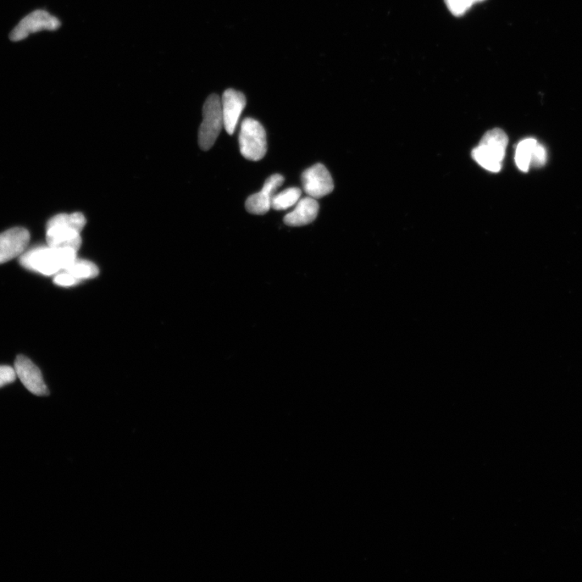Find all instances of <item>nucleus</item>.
I'll use <instances>...</instances> for the list:
<instances>
[{"instance_id": "nucleus-17", "label": "nucleus", "mask_w": 582, "mask_h": 582, "mask_svg": "<svg viewBox=\"0 0 582 582\" xmlns=\"http://www.w3.org/2000/svg\"><path fill=\"white\" fill-rule=\"evenodd\" d=\"M547 162V152L545 147L541 144L537 143L534 149L533 154H532L531 164L535 166V167H542Z\"/></svg>"}, {"instance_id": "nucleus-12", "label": "nucleus", "mask_w": 582, "mask_h": 582, "mask_svg": "<svg viewBox=\"0 0 582 582\" xmlns=\"http://www.w3.org/2000/svg\"><path fill=\"white\" fill-rule=\"evenodd\" d=\"M317 199L307 197L299 200L295 210L284 217V223L290 226L308 225L317 219L319 213Z\"/></svg>"}, {"instance_id": "nucleus-1", "label": "nucleus", "mask_w": 582, "mask_h": 582, "mask_svg": "<svg viewBox=\"0 0 582 582\" xmlns=\"http://www.w3.org/2000/svg\"><path fill=\"white\" fill-rule=\"evenodd\" d=\"M76 253L70 248L37 247L22 254L20 262L28 269L51 276L73 263Z\"/></svg>"}, {"instance_id": "nucleus-3", "label": "nucleus", "mask_w": 582, "mask_h": 582, "mask_svg": "<svg viewBox=\"0 0 582 582\" xmlns=\"http://www.w3.org/2000/svg\"><path fill=\"white\" fill-rule=\"evenodd\" d=\"M508 141V136L501 129L487 131L473 150V158L481 167L498 173L502 169Z\"/></svg>"}, {"instance_id": "nucleus-5", "label": "nucleus", "mask_w": 582, "mask_h": 582, "mask_svg": "<svg viewBox=\"0 0 582 582\" xmlns=\"http://www.w3.org/2000/svg\"><path fill=\"white\" fill-rule=\"evenodd\" d=\"M239 142L243 157L252 162L262 159L267 152L266 133L257 120L248 118L242 121Z\"/></svg>"}, {"instance_id": "nucleus-6", "label": "nucleus", "mask_w": 582, "mask_h": 582, "mask_svg": "<svg viewBox=\"0 0 582 582\" xmlns=\"http://www.w3.org/2000/svg\"><path fill=\"white\" fill-rule=\"evenodd\" d=\"M60 21L54 16L44 10H37L22 20L11 33V40H23L31 33L42 30H56L60 27Z\"/></svg>"}, {"instance_id": "nucleus-9", "label": "nucleus", "mask_w": 582, "mask_h": 582, "mask_svg": "<svg viewBox=\"0 0 582 582\" xmlns=\"http://www.w3.org/2000/svg\"><path fill=\"white\" fill-rule=\"evenodd\" d=\"M15 371L22 384L32 394L39 396L49 395V390L44 382L41 370L31 360L19 356L15 361Z\"/></svg>"}, {"instance_id": "nucleus-8", "label": "nucleus", "mask_w": 582, "mask_h": 582, "mask_svg": "<svg viewBox=\"0 0 582 582\" xmlns=\"http://www.w3.org/2000/svg\"><path fill=\"white\" fill-rule=\"evenodd\" d=\"M30 241V232L23 227H15L0 234V264L21 256Z\"/></svg>"}, {"instance_id": "nucleus-14", "label": "nucleus", "mask_w": 582, "mask_h": 582, "mask_svg": "<svg viewBox=\"0 0 582 582\" xmlns=\"http://www.w3.org/2000/svg\"><path fill=\"white\" fill-rule=\"evenodd\" d=\"M537 141L535 138H526L520 142L515 154V162L518 168L523 171H528L530 169L532 154L536 146Z\"/></svg>"}, {"instance_id": "nucleus-18", "label": "nucleus", "mask_w": 582, "mask_h": 582, "mask_svg": "<svg viewBox=\"0 0 582 582\" xmlns=\"http://www.w3.org/2000/svg\"><path fill=\"white\" fill-rule=\"evenodd\" d=\"M15 369L8 365H0V387L12 384L16 380Z\"/></svg>"}, {"instance_id": "nucleus-19", "label": "nucleus", "mask_w": 582, "mask_h": 582, "mask_svg": "<svg viewBox=\"0 0 582 582\" xmlns=\"http://www.w3.org/2000/svg\"><path fill=\"white\" fill-rule=\"evenodd\" d=\"M54 281L59 286H71L79 282L73 276L64 271L63 273L59 274L55 277Z\"/></svg>"}, {"instance_id": "nucleus-13", "label": "nucleus", "mask_w": 582, "mask_h": 582, "mask_svg": "<svg viewBox=\"0 0 582 582\" xmlns=\"http://www.w3.org/2000/svg\"><path fill=\"white\" fill-rule=\"evenodd\" d=\"M301 188L292 187L284 191L274 194L272 199L271 208L275 210H285L295 206L301 199Z\"/></svg>"}, {"instance_id": "nucleus-15", "label": "nucleus", "mask_w": 582, "mask_h": 582, "mask_svg": "<svg viewBox=\"0 0 582 582\" xmlns=\"http://www.w3.org/2000/svg\"><path fill=\"white\" fill-rule=\"evenodd\" d=\"M63 271L68 272L79 281L95 278L99 274V269L95 264L88 260L77 259Z\"/></svg>"}, {"instance_id": "nucleus-20", "label": "nucleus", "mask_w": 582, "mask_h": 582, "mask_svg": "<svg viewBox=\"0 0 582 582\" xmlns=\"http://www.w3.org/2000/svg\"><path fill=\"white\" fill-rule=\"evenodd\" d=\"M473 3H475V2L482 1V0H473Z\"/></svg>"}, {"instance_id": "nucleus-11", "label": "nucleus", "mask_w": 582, "mask_h": 582, "mask_svg": "<svg viewBox=\"0 0 582 582\" xmlns=\"http://www.w3.org/2000/svg\"><path fill=\"white\" fill-rule=\"evenodd\" d=\"M224 128L230 135L234 134L243 110L246 107L245 96L241 92L227 90L221 99Z\"/></svg>"}, {"instance_id": "nucleus-16", "label": "nucleus", "mask_w": 582, "mask_h": 582, "mask_svg": "<svg viewBox=\"0 0 582 582\" xmlns=\"http://www.w3.org/2000/svg\"><path fill=\"white\" fill-rule=\"evenodd\" d=\"M449 9L454 15L461 16L474 4L473 0H446Z\"/></svg>"}, {"instance_id": "nucleus-2", "label": "nucleus", "mask_w": 582, "mask_h": 582, "mask_svg": "<svg viewBox=\"0 0 582 582\" xmlns=\"http://www.w3.org/2000/svg\"><path fill=\"white\" fill-rule=\"evenodd\" d=\"M85 225L86 219L81 213L55 215L48 222L47 226L48 246L79 250L82 243L80 232Z\"/></svg>"}, {"instance_id": "nucleus-7", "label": "nucleus", "mask_w": 582, "mask_h": 582, "mask_svg": "<svg viewBox=\"0 0 582 582\" xmlns=\"http://www.w3.org/2000/svg\"><path fill=\"white\" fill-rule=\"evenodd\" d=\"M302 183L305 193L315 199L327 196L334 190V180L329 171L321 164L304 171Z\"/></svg>"}, {"instance_id": "nucleus-10", "label": "nucleus", "mask_w": 582, "mask_h": 582, "mask_svg": "<svg viewBox=\"0 0 582 582\" xmlns=\"http://www.w3.org/2000/svg\"><path fill=\"white\" fill-rule=\"evenodd\" d=\"M284 177L280 174L272 175L265 181L262 190L247 199L245 207L250 214L262 215L271 209L274 193L284 184Z\"/></svg>"}, {"instance_id": "nucleus-4", "label": "nucleus", "mask_w": 582, "mask_h": 582, "mask_svg": "<svg viewBox=\"0 0 582 582\" xmlns=\"http://www.w3.org/2000/svg\"><path fill=\"white\" fill-rule=\"evenodd\" d=\"M202 123L198 131L199 147L203 151H208L214 146L224 127L221 99L216 94L210 95L202 109Z\"/></svg>"}]
</instances>
